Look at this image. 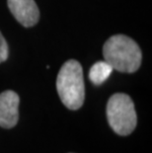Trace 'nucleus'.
Returning a JSON list of instances; mask_svg holds the SVG:
<instances>
[{"label":"nucleus","mask_w":152,"mask_h":153,"mask_svg":"<svg viewBox=\"0 0 152 153\" xmlns=\"http://www.w3.org/2000/svg\"><path fill=\"white\" fill-rule=\"evenodd\" d=\"M105 60L119 72H135L141 63V51L138 45L125 35L109 38L103 48Z\"/></svg>","instance_id":"1"},{"label":"nucleus","mask_w":152,"mask_h":153,"mask_svg":"<svg viewBox=\"0 0 152 153\" xmlns=\"http://www.w3.org/2000/svg\"><path fill=\"white\" fill-rule=\"evenodd\" d=\"M56 89L66 108H81L85 99V85L82 66L78 61L70 59L61 66L56 79Z\"/></svg>","instance_id":"2"},{"label":"nucleus","mask_w":152,"mask_h":153,"mask_svg":"<svg viewBox=\"0 0 152 153\" xmlns=\"http://www.w3.org/2000/svg\"><path fill=\"white\" fill-rule=\"evenodd\" d=\"M108 123L119 135H128L134 131L137 118L134 104L127 94L117 93L109 99L107 104Z\"/></svg>","instance_id":"3"},{"label":"nucleus","mask_w":152,"mask_h":153,"mask_svg":"<svg viewBox=\"0 0 152 153\" xmlns=\"http://www.w3.org/2000/svg\"><path fill=\"white\" fill-rule=\"evenodd\" d=\"M20 99L14 91L7 90L0 94V126L11 128L17 125L19 120Z\"/></svg>","instance_id":"4"},{"label":"nucleus","mask_w":152,"mask_h":153,"mask_svg":"<svg viewBox=\"0 0 152 153\" xmlns=\"http://www.w3.org/2000/svg\"><path fill=\"white\" fill-rule=\"evenodd\" d=\"M8 7L16 20L24 27L36 25L40 18V11L34 0H8Z\"/></svg>","instance_id":"5"},{"label":"nucleus","mask_w":152,"mask_h":153,"mask_svg":"<svg viewBox=\"0 0 152 153\" xmlns=\"http://www.w3.org/2000/svg\"><path fill=\"white\" fill-rule=\"evenodd\" d=\"M113 67L107 61H98L89 71V79L95 85H101L113 72Z\"/></svg>","instance_id":"6"},{"label":"nucleus","mask_w":152,"mask_h":153,"mask_svg":"<svg viewBox=\"0 0 152 153\" xmlns=\"http://www.w3.org/2000/svg\"><path fill=\"white\" fill-rule=\"evenodd\" d=\"M8 57V45L4 37L0 32V63L7 59Z\"/></svg>","instance_id":"7"}]
</instances>
